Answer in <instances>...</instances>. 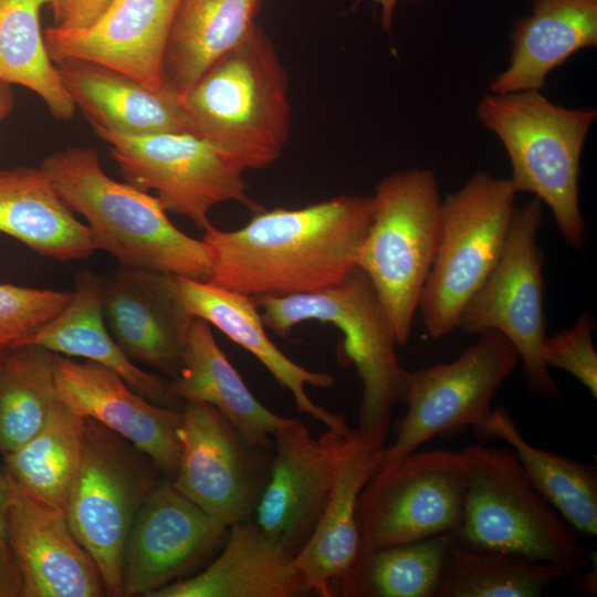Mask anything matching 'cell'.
Wrapping results in <instances>:
<instances>
[{
    "instance_id": "8",
    "label": "cell",
    "mask_w": 597,
    "mask_h": 597,
    "mask_svg": "<svg viewBox=\"0 0 597 597\" xmlns=\"http://www.w3.org/2000/svg\"><path fill=\"white\" fill-rule=\"evenodd\" d=\"M467 465L461 451H412L381 465L359 493L356 523L359 549L341 587L355 596L363 572L381 548L454 533L462 521Z\"/></svg>"
},
{
    "instance_id": "26",
    "label": "cell",
    "mask_w": 597,
    "mask_h": 597,
    "mask_svg": "<svg viewBox=\"0 0 597 597\" xmlns=\"http://www.w3.org/2000/svg\"><path fill=\"white\" fill-rule=\"evenodd\" d=\"M19 345H35L53 354L98 363L157 405L176 408L180 402L163 379L138 368L116 344L104 318L103 280L87 269L76 274L69 304L14 346Z\"/></svg>"
},
{
    "instance_id": "4",
    "label": "cell",
    "mask_w": 597,
    "mask_h": 597,
    "mask_svg": "<svg viewBox=\"0 0 597 597\" xmlns=\"http://www.w3.org/2000/svg\"><path fill=\"white\" fill-rule=\"evenodd\" d=\"M476 117L503 144L517 193L531 192L545 202L564 241L582 252L587 229L578 199L580 156L596 109L566 108L540 90H525L485 94Z\"/></svg>"
},
{
    "instance_id": "30",
    "label": "cell",
    "mask_w": 597,
    "mask_h": 597,
    "mask_svg": "<svg viewBox=\"0 0 597 597\" xmlns=\"http://www.w3.org/2000/svg\"><path fill=\"white\" fill-rule=\"evenodd\" d=\"M482 440L498 439L516 454L541 494L566 523L588 536L597 534V469L591 462L570 459L536 448L520 431L502 405L493 406L488 418L473 428Z\"/></svg>"
},
{
    "instance_id": "6",
    "label": "cell",
    "mask_w": 597,
    "mask_h": 597,
    "mask_svg": "<svg viewBox=\"0 0 597 597\" xmlns=\"http://www.w3.org/2000/svg\"><path fill=\"white\" fill-rule=\"evenodd\" d=\"M461 452L467 485L462 521L452 534L457 543L551 563L570 575L587 566L589 554L509 446L476 443Z\"/></svg>"
},
{
    "instance_id": "16",
    "label": "cell",
    "mask_w": 597,
    "mask_h": 597,
    "mask_svg": "<svg viewBox=\"0 0 597 597\" xmlns=\"http://www.w3.org/2000/svg\"><path fill=\"white\" fill-rule=\"evenodd\" d=\"M228 527L159 481L139 510L123 559V596L150 597L198 564Z\"/></svg>"
},
{
    "instance_id": "22",
    "label": "cell",
    "mask_w": 597,
    "mask_h": 597,
    "mask_svg": "<svg viewBox=\"0 0 597 597\" xmlns=\"http://www.w3.org/2000/svg\"><path fill=\"white\" fill-rule=\"evenodd\" d=\"M55 65L74 105L95 130L130 136L192 134L182 97L97 63L70 59Z\"/></svg>"
},
{
    "instance_id": "43",
    "label": "cell",
    "mask_w": 597,
    "mask_h": 597,
    "mask_svg": "<svg viewBox=\"0 0 597 597\" xmlns=\"http://www.w3.org/2000/svg\"><path fill=\"white\" fill-rule=\"evenodd\" d=\"M0 357H1V353H0Z\"/></svg>"
},
{
    "instance_id": "5",
    "label": "cell",
    "mask_w": 597,
    "mask_h": 597,
    "mask_svg": "<svg viewBox=\"0 0 597 597\" xmlns=\"http://www.w3.org/2000/svg\"><path fill=\"white\" fill-rule=\"evenodd\" d=\"M265 327L287 337L306 321L329 323L344 339L339 359L353 364L362 383L358 426L363 437L385 444L390 413L400 401L407 375L397 358L394 325L371 281L356 268L327 289L284 296H254Z\"/></svg>"
},
{
    "instance_id": "14",
    "label": "cell",
    "mask_w": 597,
    "mask_h": 597,
    "mask_svg": "<svg viewBox=\"0 0 597 597\" xmlns=\"http://www.w3.org/2000/svg\"><path fill=\"white\" fill-rule=\"evenodd\" d=\"M176 490L229 527L248 521L264 489L265 451L249 444L214 407L186 401L178 429Z\"/></svg>"
},
{
    "instance_id": "37",
    "label": "cell",
    "mask_w": 597,
    "mask_h": 597,
    "mask_svg": "<svg viewBox=\"0 0 597 597\" xmlns=\"http://www.w3.org/2000/svg\"><path fill=\"white\" fill-rule=\"evenodd\" d=\"M594 328V317L583 312L573 326L544 337L542 359L547 368L569 373L596 399L597 353L593 343Z\"/></svg>"
},
{
    "instance_id": "12",
    "label": "cell",
    "mask_w": 597,
    "mask_h": 597,
    "mask_svg": "<svg viewBox=\"0 0 597 597\" xmlns=\"http://www.w3.org/2000/svg\"><path fill=\"white\" fill-rule=\"evenodd\" d=\"M478 336L452 362L407 371L400 402L408 409L397 425L394 443L381 449L380 467L437 436L475 428L488 418L499 388L520 357L500 332L486 331Z\"/></svg>"
},
{
    "instance_id": "1",
    "label": "cell",
    "mask_w": 597,
    "mask_h": 597,
    "mask_svg": "<svg viewBox=\"0 0 597 597\" xmlns=\"http://www.w3.org/2000/svg\"><path fill=\"white\" fill-rule=\"evenodd\" d=\"M371 196L345 195L303 208L254 212L237 230L210 224L201 240L210 281L251 296L317 292L345 280L373 220Z\"/></svg>"
},
{
    "instance_id": "25",
    "label": "cell",
    "mask_w": 597,
    "mask_h": 597,
    "mask_svg": "<svg viewBox=\"0 0 597 597\" xmlns=\"http://www.w3.org/2000/svg\"><path fill=\"white\" fill-rule=\"evenodd\" d=\"M530 7L513 24L510 64L491 81V93L541 91L552 70L597 45V0H531Z\"/></svg>"
},
{
    "instance_id": "15",
    "label": "cell",
    "mask_w": 597,
    "mask_h": 597,
    "mask_svg": "<svg viewBox=\"0 0 597 597\" xmlns=\"http://www.w3.org/2000/svg\"><path fill=\"white\" fill-rule=\"evenodd\" d=\"M356 429H327L317 439L300 420L273 437L269 475L255 524L293 558L314 531Z\"/></svg>"
},
{
    "instance_id": "2",
    "label": "cell",
    "mask_w": 597,
    "mask_h": 597,
    "mask_svg": "<svg viewBox=\"0 0 597 597\" xmlns=\"http://www.w3.org/2000/svg\"><path fill=\"white\" fill-rule=\"evenodd\" d=\"M40 168L66 207L86 219L96 250L123 266L210 281L212 262L205 242L180 231L157 197L108 177L96 149L59 150Z\"/></svg>"
},
{
    "instance_id": "27",
    "label": "cell",
    "mask_w": 597,
    "mask_h": 597,
    "mask_svg": "<svg viewBox=\"0 0 597 597\" xmlns=\"http://www.w3.org/2000/svg\"><path fill=\"white\" fill-rule=\"evenodd\" d=\"M229 528L224 548L206 569L150 597H292L304 591L292 557L256 524L244 521Z\"/></svg>"
},
{
    "instance_id": "31",
    "label": "cell",
    "mask_w": 597,
    "mask_h": 597,
    "mask_svg": "<svg viewBox=\"0 0 597 597\" xmlns=\"http://www.w3.org/2000/svg\"><path fill=\"white\" fill-rule=\"evenodd\" d=\"M84 421L56 400L40 430L19 449L2 455L11 483L32 499L65 512L81 463Z\"/></svg>"
},
{
    "instance_id": "40",
    "label": "cell",
    "mask_w": 597,
    "mask_h": 597,
    "mask_svg": "<svg viewBox=\"0 0 597 597\" xmlns=\"http://www.w3.org/2000/svg\"><path fill=\"white\" fill-rule=\"evenodd\" d=\"M11 482L6 473L0 472V546L9 544V510Z\"/></svg>"
},
{
    "instance_id": "13",
    "label": "cell",
    "mask_w": 597,
    "mask_h": 597,
    "mask_svg": "<svg viewBox=\"0 0 597 597\" xmlns=\"http://www.w3.org/2000/svg\"><path fill=\"white\" fill-rule=\"evenodd\" d=\"M128 184L157 192L165 210L187 217L205 231L211 209L237 201L256 212L262 208L248 195L242 170L221 150L190 133L144 136L95 130Z\"/></svg>"
},
{
    "instance_id": "34",
    "label": "cell",
    "mask_w": 597,
    "mask_h": 597,
    "mask_svg": "<svg viewBox=\"0 0 597 597\" xmlns=\"http://www.w3.org/2000/svg\"><path fill=\"white\" fill-rule=\"evenodd\" d=\"M0 353V453L4 455L40 430L57 398L51 352L19 345Z\"/></svg>"
},
{
    "instance_id": "17",
    "label": "cell",
    "mask_w": 597,
    "mask_h": 597,
    "mask_svg": "<svg viewBox=\"0 0 597 597\" xmlns=\"http://www.w3.org/2000/svg\"><path fill=\"white\" fill-rule=\"evenodd\" d=\"M56 398L83 418L121 434L150 457L171 480L180 457L181 410L157 405L117 373L91 360L52 353Z\"/></svg>"
},
{
    "instance_id": "38",
    "label": "cell",
    "mask_w": 597,
    "mask_h": 597,
    "mask_svg": "<svg viewBox=\"0 0 597 597\" xmlns=\"http://www.w3.org/2000/svg\"><path fill=\"white\" fill-rule=\"evenodd\" d=\"M112 0H50L53 27L73 30L93 22Z\"/></svg>"
},
{
    "instance_id": "10",
    "label": "cell",
    "mask_w": 597,
    "mask_h": 597,
    "mask_svg": "<svg viewBox=\"0 0 597 597\" xmlns=\"http://www.w3.org/2000/svg\"><path fill=\"white\" fill-rule=\"evenodd\" d=\"M516 195L510 178L478 171L442 200L440 240L418 308L431 338L457 329L464 306L498 262Z\"/></svg>"
},
{
    "instance_id": "42",
    "label": "cell",
    "mask_w": 597,
    "mask_h": 597,
    "mask_svg": "<svg viewBox=\"0 0 597 597\" xmlns=\"http://www.w3.org/2000/svg\"><path fill=\"white\" fill-rule=\"evenodd\" d=\"M13 107V94L10 84L0 81V122L8 116Z\"/></svg>"
},
{
    "instance_id": "3",
    "label": "cell",
    "mask_w": 597,
    "mask_h": 597,
    "mask_svg": "<svg viewBox=\"0 0 597 597\" xmlns=\"http://www.w3.org/2000/svg\"><path fill=\"white\" fill-rule=\"evenodd\" d=\"M287 84L272 41L255 23L182 97L192 134L242 170L269 166L290 133Z\"/></svg>"
},
{
    "instance_id": "24",
    "label": "cell",
    "mask_w": 597,
    "mask_h": 597,
    "mask_svg": "<svg viewBox=\"0 0 597 597\" xmlns=\"http://www.w3.org/2000/svg\"><path fill=\"white\" fill-rule=\"evenodd\" d=\"M169 394L179 401H197L214 407L259 449H272V438L296 419L274 413L249 390L212 335L210 324L195 317L187 338L182 366Z\"/></svg>"
},
{
    "instance_id": "9",
    "label": "cell",
    "mask_w": 597,
    "mask_h": 597,
    "mask_svg": "<svg viewBox=\"0 0 597 597\" xmlns=\"http://www.w3.org/2000/svg\"><path fill=\"white\" fill-rule=\"evenodd\" d=\"M81 463L65 515L95 562L106 595L123 596L125 545L135 519L163 474L154 460L121 434L84 418Z\"/></svg>"
},
{
    "instance_id": "33",
    "label": "cell",
    "mask_w": 597,
    "mask_h": 597,
    "mask_svg": "<svg viewBox=\"0 0 597 597\" xmlns=\"http://www.w3.org/2000/svg\"><path fill=\"white\" fill-rule=\"evenodd\" d=\"M570 573L557 565L455 542L450 547L434 597H538Z\"/></svg>"
},
{
    "instance_id": "7",
    "label": "cell",
    "mask_w": 597,
    "mask_h": 597,
    "mask_svg": "<svg viewBox=\"0 0 597 597\" xmlns=\"http://www.w3.org/2000/svg\"><path fill=\"white\" fill-rule=\"evenodd\" d=\"M371 198L373 220L356 265L371 281L404 346L437 253L442 199L436 175L417 168L386 176Z\"/></svg>"
},
{
    "instance_id": "21",
    "label": "cell",
    "mask_w": 597,
    "mask_h": 597,
    "mask_svg": "<svg viewBox=\"0 0 597 597\" xmlns=\"http://www.w3.org/2000/svg\"><path fill=\"white\" fill-rule=\"evenodd\" d=\"M180 296L187 311L197 318L216 326L235 344L251 353L281 387L287 389L298 411L327 426V429L347 431L346 419L315 404L306 386L329 388L333 376L310 370L286 357L268 337L254 296L224 289L211 281H197L177 276Z\"/></svg>"
},
{
    "instance_id": "19",
    "label": "cell",
    "mask_w": 597,
    "mask_h": 597,
    "mask_svg": "<svg viewBox=\"0 0 597 597\" xmlns=\"http://www.w3.org/2000/svg\"><path fill=\"white\" fill-rule=\"evenodd\" d=\"M180 0H112L90 24L50 27L44 40L56 64L75 59L97 63L150 87H161V63Z\"/></svg>"
},
{
    "instance_id": "41",
    "label": "cell",
    "mask_w": 597,
    "mask_h": 597,
    "mask_svg": "<svg viewBox=\"0 0 597 597\" xmlns=\"http://www.w3.org/2000/svg\"><path fill=\"white\" fill-rule=\"evenodd\" d=\"M374 3L380 9V25L385 32H391L392 18L395 9L400 0H373ZM416 2H422L426 0H411Z\"/></svg>"
},
{
    "instance_id": "28",
    "label": "cell",
    "mask_w": 597,
    "mask_h": 597,
    "mask_svg": "<svg viewBox=\"0 0 597 597\" xmlns=\"http://www.w3.org/2000/svg\"><path fill=\"white\" fill-rule=\"evenodd\" d=\"M0 232L59 261L83 260L96 251L88 227L41 168L0 169Z\"/></svg>"
},
{
    "instance_id": "29",
    "label": "cell",
    "mask_w": 597,
    "mask_h": 597,
    "mask_svg": "<svg viewBox=\"0 0 597 597\" xmlns=\"http://www.w3.org/2000/svg\"><path fill=\"white\" fill-rule=\"evenodd\" d=\"M261 0H180L161 63V87L184 97L256 23Z\"/></svg>"
},
{
    "instance_id": "11",
    "label": "cell",
    "mask_w": 597,
    "mask_h": 597,
    "mask_svg": "<svg viewBox=\"0 0 597 597\" xmlns=\"http://www.w3.org/2000/svg\"><path fill=\"white\" fill-rule=\"evenodd\" d=\"M543 219L537 198L514 209L501 255L464 306L457 328L467 335L496 331L506 336L523 363L531 390L559 399V387L542 359L544 277L536 235Z\"/></svg>"
},
{
    "instance_id": "32",
    "label": "cell",
    "mask_w": 597,
    "mask_h": 597,
    "mask_svg": "<svg viewBox=\"0 0 597 597\" xmlns=\"http://www.w3.org/2000/svg\"><path fill=\"white\" fill-rule=\"evenodd\" d=\"M50 0H0V81L35 93L59 121L75 105L48 52L40 13Z\"/></svg>"
},
{
    "instance_id": "20",
    "label": "cell",
    "mask_w": 597,
    "mask_h": 597,
    "mask_svg": "<svg viewBox=\"0 0 597 597\" xmlns=\"http://www.w3.org/2000/svg\"><path fill=\"white\" fill-rule=\"evenodd\" d=\"M11 488L9 545L23 574V597L106 595L100 570L65 512Z\"/></svg>"
},
{
    "instance_id": "18",
    "label": "cell",
    "mask_w": 597,
    "mask_h": 597,
    "mask_svg": "<svg viewBox=\"0 0 597 597\" xmlns=\"http://www.w3.org/2000/svg\"><path fill=\"white\" fill-rule=\"evenodd\" d=\"M103 313L132 362L172 377L179 373L195 317L182 302L176 275L121 265L103 281Z\"/></svg>"
},
{
    "instance_id": "23",
    "label": "cell",
    "mask_w": 597,
    "mask_h": 597,
    "mask_svg": "<svg viewBox=\"0 0 597 597\" xmlns=\"http://www.w3.org/2000/svg\"><path fill=\"white\" fill-rule=\"evenodd\" d=\"M384 446L357 432L356 440L344 455L314 531L292 558V567L302 578L304 590L329 597L333 595L332 585L337 583L341 588L347 579L359 549L357 500L366 482L380 467Z\"/></svg>"
},
{
    "instance_id": "35",
    "label": "cell",
    "mask_w": 597,
    "mask_h": 597,
    "mask_svg": "<svg viewBox=\"0 0 597 597\" xmlns=\"http://www.w3.org/2000/svg\"><path fill=\"white\" fill-rule=\"evenodd\" d=\"M452 533L381 548L368 561L355 596L434 597Z\"/></svg>"
},
{
    "instance_id": "36",
    "label": "cell",
    "mask_w": 597,
    "mask_h": 597,
    "mask_svg": "<svg viewBox=\"0 0 597 597\" xmlns=\"http://www.w3.org/2000/svg\"><path fill=\"white\" fill-rule=\"evenodd\" d=\"M72 294L0 283V349L19 344L56 316Z\"/></svg>"
},
{
    "instance_id": "39",
    "label": "cell",
    "mask_w": 597,
    "mask_h": 597,
    "mask_svg": "<svg viewBox=\"0 0 597 597\" xmlns=\"http://www.w3.org/2000/svg\"><path fill=\"white\" fill-rule=\"evenodd\" d=\"M24 579L10 545L0 546V597H23Z\"/></svg>"
}]
</instances>
